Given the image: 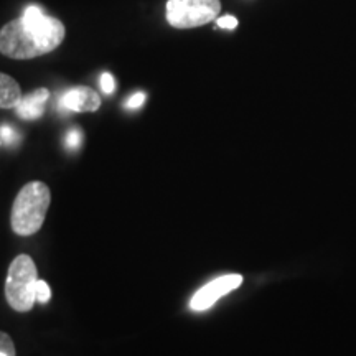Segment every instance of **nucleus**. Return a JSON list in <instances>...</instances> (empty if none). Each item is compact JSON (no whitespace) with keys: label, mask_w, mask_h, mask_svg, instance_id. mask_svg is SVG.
I'll return each mask as SVG.
<instances>
[{"label":"nucleus","mask_w":356,"mask_h":356,"mask_svg":"<svg viewBox=\"0 0 356 356\" xmlns=\"http://www.w3.org/2000/svg\"><path fill=\"white\" fill-rule=\"evenodd\" d=\"M65 35L63 22L38 6H29L19 19L0 29V53L12 60H32L55 51Z\"/></svg>","instance_id":"obj_1"},{"label":"nucleus","mask_w":356,"mask_h":356,"mask_svg":"<svg viewBox=\"0 0 356 356\" xmlns=\"http://www.w3.org/2000/svg\"><path fill=\"white\" fill-rule=\"evenodd\" d=\"M50 203L51 191L43 181H30L22 186L10 211L13 233L25 238L37 234L42 229Z\"/></svg>","instance_id":"obj_2"},{"label":"nucleus","mask_w":356,"mask_h":356,"mask_svg":"<svg viewBox=\"0 0 356 356\" xmlns=\"http://www.w3.org/2000/svg\"><path fill=\"white\" fill-rule=\"evenodd\" d=\"M38 269L29 254H19L8 266L6 279L7 304L15 312L25 314L37 302Z\"/></svg>","instance_id":"obj_3"},{"label":"nucleus","mask_w":356,"mask_h":356,"mask_svg":"<svg viewBox=\"0 0 356 356\" xmlns=\"http://www.w3.org/2000/svg\"><path fill=\"white\" fill-rule=\"evenodd\" d=\"M220 0H167L165 17L173 29H197L218 19Z\"/></svg>","instance_id":"obj_4"},{"label":"nucleus","mask_w":356,"mask_h":356,"mask_svg":"<svg viewBox=\"0 0 356 356\" xmlns=\"http://www.w3.org/2000/svg\"><path fill=\"white\" fill-rule=\"evenodd\" d=\"M243 284V275L239 274H228L221 275L215 280H211L210 284L200 289V291L195 293L193 299L190 302V307L195 312H203L208 310L210 307L216 304L221 297L228 296L229 292H233Z\"/></svg>","instance_id":"obj_5"},{"label":"nucleus","mask_w":356,"mask_h":356,"mask_svg":"<svg viewBox=\"0 0 356 356\" xmlns=\"http://www.w3.org/2000/svg\"><path fill=\"white\" fill-rule=\"evenodd\" d=\"M60 106L73 113H96L101 108V96L88 86H76L61 96Z\"/></svg>","instance_id":"obj_6"},{"label":"nucleus","mask_w":356,"mask_h":356,"mask_svg":"<svg viewBox=\"0 0 356 356\" xmlns=\"http://www.w3.org/2000/svg\"><path fill=\"white\" fill-rule=\"evenodd\" d=\"M48 99H50V91L47 88L35 89L30 95L22 96L19 106L15 108V113L25 121H35V119H40L43 115Z\"/></svg>","instance_id":"obj_7"},{"label":"nucleus","mask_w":356,"mask_h":356,"mask_svg":"<svg viewBox=\"0 0 356 356\" xmlns=\"http://www.w3.org/2000/svg\"><path fill=\"white\" fill-rule=\"evenodd\" d=\"M20 99V84L8 74L0 73V109H15Z\"/></svg>","instance_id":"obj_8"},{"label":"nucleus","mask_w":356,"mask_h":356,"mask_svg":"<svg viewBox=\"0 0 356 356\" xmlns=\"http://www.w3.org/2000/svg\"><path fill=\"white\" fill-rule=\"evenodd\" d=\"M15 345L10 335L6 332H0V356H15Z\"/></svg>","instance_id":"obj_9"},{"label":"nucleus","mask_w":356,"mask_h":356,"mask_svg":"<svg viewBox=\"0 0 356 356\" xmlns=\"http://www.w3.org/2000/svg\"><path fill=\"white\" fill-rule=\"evenodd\" d=\"M51 299V289L44 280H40L37 282V302L40 304H47Z\"/></svg>","instance_id":"obj_10"},{"label":"nucleus","mask_w":356,"mask_h":356,"mask_svg":"<svg viewBox=\"0 0 356 356\" xmlns=\"http://www.w3.org/2000/svg\"><path fill=\"white\" fill-rule=\"evenodd\" d=\"M99 84H101V89L106 92V95H111V92H113L115 89L114 76H113V74H109V73L101 74V83Z\"/></svg>","instance_id":"obj_11"},{"label":"nucleus","mask_w":356,"mask_h":356,"mask_svg":"<svg viewBox=\"0 0 356 356\" xmlns=\"http://www.w3.org/2000/svg\"><path fill=\"white\" fill-rule=\"evenodd\" d=\"M216 24H218V26H220V29L234 30L236 26H238V19H234L233 15H225V17H220Z\"/></svg>","instance_id":"obj_12"},{"label":"nucleus","mask_w":356,"mask_h":356,"mask_svg":"<svg viewBox=\"0 0 356 356\" xmlns=\"http://www.w3.org/2000/svg\"><path fill=\"white\" fill-rule=\"evenodd\" d=\"M0 136H2V139L6 140L7 144H13V142L17 140V132L8 126L0 127Z\"/></svg>","instance_id":"obj_13"},{"label":"nucleus","mask_w":356,"mask_h":356,"mask_svg":"<svg viewBox=\"0 0 356 356\" xmlns=\"http://www.w3.org/2000/svg\"><path fill=\"white\" fill-rule=\"evenodd\" d=\"M144 101H145V95L144 92H136V95H134L131 99L127 101V108L129 109H137V108H140L142 104H144Z\"/></svg>","instance_id":"obj_14"},{"label":"nucleus","mask_w":356,"mask_h":356,"mask_svg":"<svg viewBox=\"0 0 356 356\" xmlns=\"http://www.w3.org/2000/svg\"><path fill=\"white\" fill-rule=\"evenodd\" d=\"M79 142H81V134L78 131H71L68 134V137H66V145H68L70 149H76Z\"/></svg>","instance_id":"obj_15"}]
</instances>
